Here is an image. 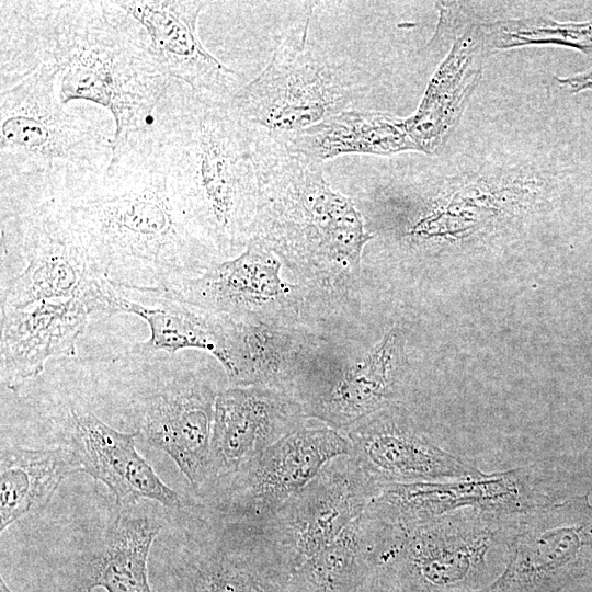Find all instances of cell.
I'll return each instance as SVG.
<instances>
[{
    "mask_svg": "<svg viewBox=\"0 0 592 592\" xmlns=\"http://www.w3.org/2000/svg\"><path fill=\"white\" fill-rule=\"evenodd\" d=\"M351 456L377 486L485 477L474 460L442 448L397 408L344 430Z\"/></svg>",
    "mask_w": 592,
    "mask_h": 592,
    "instance_id": "2e32d148",
    "label": "cell"
},
{
    "mask_svg": "<svg viewBox=\"0 0 592 592\" xmlns=\"http://www.w3.org/2000/svg\"><path fill=\"white\" fill-rule=\"evenodd\" d=\"M55 201L92 263L117 285L170 288L216 262L153 153L111 163L101 178Z\"/></svg>",
    "mask_w": 592,
    "mask_h": 592,
    "instance_id": "7a4b0ae2",
    "label": "cell"
},
{
    "mask_svg": "<svg viewBox=\"0 0 592 592\" xmlns=\"http://www.w3.org/2000/svg\"><path fill=\"white\" fill-rule=\"evenodd\" d=\"M115 3L145 29L152 53L168 77L194 93L231 100L242 87L236 72L202 44L197 20L207 1L123 0Z\"/></svg>",
    "mask_w": 592,
    "mask_h": 592,
    "instance_id": "e0dca14e",
    "label": "cell"
},
{
    "mask_svg": "<svg viewBox=\"0 0 592 592\" xmlns=\"http://www.w3.org/2000/svg\"><path fill=\"white\" fill-rule=\"evenodd\" d=\"M358 592H402L394 571L387 566H377Z\"/></svg>",
    "mask_w": 592,
    "mask_h": 592,
    "instance_id": "f546056e",
    "label": "cell"
},
{
    "mask_svg": "<svg viewBox=\"0 0 592 592\" xmlns=\"http://www.w3.org/2000/svg\"><path fill=\"white\" fill-rule=\"evenodd\" d=\"M487 44L505 49L532 44H556L592 54V21L561 23L546 18L497 21L483 32Z\"/></svg>",
    "mask_w": 592,
    "mask_h": 592,
    "instance_id": "f1b7e54d",
    "label": "cell"
},
{
    "mask_svg": "<svg viewBox=\"0 0 592 592\" xmlns=\"http://www.w3.org/2000/svg\"><path fill=\"white\" fill-rule=\"evenodd\" d=\"M308 419L289 392L261 386L224 388L215 403L206 483L234 473Z\"/></svg>",
    "mask_w": 592,
    "mask_h": 592,
    "instance_id": "ac0fdd59",
    "label": "cell"
},
{
    "mask_svg": "<svg viewBox=\"0 0 592 592\" xmlns=\"http://www.w3.org/2000/svg\"><path fill=\"white\" fill-rule=\"evenodd\" d=\"M82 471L75 447L3 446L0 457V532L45 508L62 480Z\"/></svg>",
    "mask_w": 592,
    "mask_h": 592,
    "instance_id": "d4e9b609",
    "label": "cell"
},
{
    "mask_svg": "<svg viewBox=\"0 0 592 592\" xmlns=\"http://www.w3.org/2000/svg\"><path fill=\"white\" fill-rule=\"evenodd\" d=\"M152 153L205 247L217 259L239 254L252 237L258 182L251 129L230 100L173 80Z\"/></svg>",
    "mask_w": 592,
    "mask_h": 592,
    "instance_id": "3957f363",
    "label": "cell"
},
{
    "mask_svg": "<svg viewBox=\"0 0 592 592\" xmlns=\"http://www.w3.org/2000/svg\"><path fill=\"white\" fill-rule=\"evenodd\" d=\"M558 82L572 93L582 90H592V67L581 73L567 78H559Z\"/></svg>",
    "mask_w": 592,
    "mask_h": 592,
    "instance_id": "4dcf8cb0",
    "label": "cell"
},
{
    "mask_svg": "<svg viewBox=\"0 0 592 592\" xmlns=\"http://www.w3.org/2000/svg\"><path fill=\"white\" fill-rule=\"evenodd\" d=\"M161 528L151 516L118 513L101 544L75 570L68 592H152L148 558Z\"/></svg>",
    "mask_w": 592,
    "mask_h": 592,
    "instance_id": "603a6c76",
    "label": "cell"
},
{
    "mask_svg": "<svg viewBox=\"0 0 592 592\" xmlns=\"http://www.w3.org/2000/svg\"><path fill=\"white\" fill-rule=\"evenodd\" d=\"M378 542L377 525L364 511L292 573L294 591L358 592L377 567Z\"/></svg>",
    "mask_w": 592,
    "mask_h": 592,
    "instance_id": "4316f807",
    "label": "cell"
},
{
    "mask_svg": "<svg viewBox=\"0 0 592 592\" xmlns=\"http://www.w3.org/2000/svg\"><path fill=\"white\" fill-rule=\"evenodd\" d=\"M83 592V591H82ZM90 592H94V591H90Z\"/></svg>",
    "mask_w": 592,
    "mask_h": 592,
    "instance_id": "d6a6232c",
    "label": "cell"
},
{
    "mask_svg": "<svg viewBox=\"0 0 592 592\" xmlns=\"http://www.w3.org/2000/svg\"><path fill=\"white\" fill-rule=\"evenodd\" d=\"M115 284V283H114ZM117 309L146 321L150 335L136 342L147 353L182 351L210 353L224 368L227 363V321L203 310L167 288L115 284Z\"/></svg>",
    "mask_w": 592,
    "mask_h": 592,
    "instance_id": "7402d4cb",
    "label": "cell"
},
{
    "mask_svg": "<svg viewBox=\"0 0 592 592\" xmlns=\"http://www.w3.org/2000/svg\"><path fill=\"white\" fill-rule=\"evenodd\" d=\"M280 271L277 254L252 237L232 259L216 261L200 275L167 289L224 319H267V309L289 295Z\"/></svg>",
    "mask_w": 592,
    "mask_h": 592,
    "instance_id": "44dd1931",
    "label": "cell"
},
{
    "mask_svg": "<svg viewBox=\"0 0 592 592\" xmlns=\"http://www.w3.org/2000/svg\"><path fill=\"white\" fill-rule=\"evenodd\" d=\"M227 320L229 386H261L295 396L298 373L292 363L288 334L267 319Z\"/></svg>",
    "mask_w": 592,
    "mask_h": 592,
    "instance_id": "484cf974",
    "label": "cell"
},
{
    "mask_svg": "<svg viewBox=\"0 0 592 592\" xmlns=\"http://www.w3.org/2000/svg\"><path fill=\"white\" fill-rule=\"evenodd\" d=\"M351 454L344 434L320 422L285 435L231 474L195 493L201 510L227 524L255 527L332 459Z\"/></svg>",
    "mask_w": 592,
    "mask_h": 592,
    "instance_id": "9c48e42d",
    "label": "cell"
},
{
    "mask_svg": "<svg viewBox=\"0 0 592 592\" xmlns=\"http://www.w3.org/2000/svg\"><path fill=\"white\" fill-rule=\"evenodd\" d=\"M379 488L351 455H342L252 528L293 573L361 516Z\"/></svg>",
    "mask_w": 592,
    "mask_h": 592,
    "instance_id": "4fadbf2b",
    "label": "cell"
},
{
    "mask_svg": "<svg viewBox=\"0 0 592 592\" xmlns=\"http://www.w3.org/2000/svg\"><path fill=\"white\" fill-rule=\"evenodd\" d=\"M116 292L42 300L1 310L0 378L13 394L36 380L53 360L78 356L90 319L116 314Z\"/></svg>",
    "mask_w": 592,
    "mask_h": 592,
    "instance_id": "9a60e30c",
    "label": "cell"
},
{
    "mask_svg": "<svg viewBox=\"0 0 592 592\" xmlns=\"http://www.w3.org/2000/svg\"><path fill=\"white\" fill-rule=\"evenodd\" d=\"M123 356L140 382L130 399L139 436L169 455L198 492L210 474V444L219 387L201 351L147 353L133 344Z\"/></svg>",
    "mask_w": 592,
    "mask_h": 592,
    "instance_id": "8992f818",
    "label": "cell"
},
{
    "mask_svg": "<svg viewBox=\"0 0 592 592\" xmlns=\"http://www.w3.org/2000/svg\"><path fill=\"white\" fill-rule=\"evenodd\" d=\"M473 39H460L432 78L417 112L405 119L419 151L431 153L445 140L477 79Z\"/></svg>",
    "mask_w": 592,
    "mask_h": 592,
    "instance_id": "83f0119b",
    "label": "cell"
},
{
    "mask_svg": "<svg viewBox=\"0 0 592 592\" xmlns=\"http://www.w3.org/2000/svg\"><path fill=\"white\" fill-rule=\"evenodd\" d=\"M65 425L82 473L101 481L118 505L128 506L149 499L169 509L182 508L180 494L166 485L137 452L138 431H118L78 401L68 403Z\"/></svg>",
    "mask_w": 592,
    "mask_h": 592,
    "instance_id": "d6986e66",
    "label": "cell"
},
{
    "mask_svg": "<svg viewBox=\"0 0 592 592\" xmlns=\"http://www.w3.org/2000/svg\"><path fill=\"white\" fill-rule=\"evenodd\" d=\"M250 129L258 182L252 237L297 266L325 273L358 267L373 235L353 202L330 186L320 162L274 133Z\"/></svg>",
    "mask_w": 592,
    "mask_h": 592,
    "instance_id": "5b68a950",
    "label": "cell"
},
{
    "mask_svg": "<svg viewBox=\"0 0 592 592\" xmlns=\"http://www.w3.org/2000/svg\"><path fill=\"white\" fill-rule=\"evenodd\" d=\"M356 83L340 66L318 56L301 35H289L267 66L230 103L250 126L276 134L296 132L349 109Z\"/></svg>",
    "mask_w": 592,
    "mask_h": 592,
    "instance_id": "30bf717a",
    "label": "cell"
},
{
    "mask_svg": "<svg viewBox=\"0 0 592 592\" xmlns=\"http://www.w3.org/2000/svg\"><path fill=\"white\" fill-rule=\"evenodd\" d=\"M0 92L1 215L59 200L104 174L115 138L109 111L62 104L46 65Z\"/></svg>",
    "mask_w": 592,
    "mask_h": 592,
    "instance_id": "277c9868",
    "label": "cell"
},
{
    "mask_svg": "<svg viewBox=\"0 0 592 592\" xmlns=\"http://www.w3.org/2000/svg\"><path fill=\"white\" fill-rule=\"evenodd\" d=\"M1 310L49 299L104 294L112 281L90 260L55 200L1 215Z\"/></svg>",
    "mask_w": 592,
    "mask_h": 592,
    "instance_id": "ba28073f",
    "label": "cell"
},
{
    "mask_svg": "<svg viewBox=\"0 0 592 592\" xmlns=\"http://www.w3.org/2000/svg\"><path fill=\"white\" fill-rule=\"evenodd\" d=\"M276 135L294 151L320 163L349 153L419 151L405 119L382 112L345 110L309 127Z\"/></svg>",
    "mask_w": 592,
    "mask_h": 592,
    "instance_id": "cb8c5ba5",
    "label": "cell"
},
{
    "mask_svg": "<svg viewBox=\"0 0 592 592\" xmlns=\"http://www.w3.org/2000/svg\"><path fill=\"white\" fill-rule=\"evenodd\" d=\"M536 466L444 481L380 486L365 512L380 524L407 530L459 510L515 515L554 502Z\"/></svg>",
    "mask_w": 592,
    "mask_h": 592,
    "instance_id": "5bb4252c",
    "label": "cell"
},
{
    "mask_svg": "<svg viewBox=\"0 0 592 592\" xmlns=\"http://www.w3.org/2000/svg\"><path fill=\"white\" fill-rule=\"evenodd\" d=\"M0 31V90L49 66L62 104L89 102L113 116L112 163L152 153L173 79L115 1H1Z\"/></svg>",
    "mask_w": 592,
    "mask_h": 592,
    "instance_id": "6da1fadb",
    "label": "cell"
},
{
    "mask_svg": "<svg viewBox=\"0 0 592 592\" xmlns=\"http://www.w3.org/2000/svg\"><path fill=\"white\" fill-rule=\"evenodd\" d=\"M500 576L475 592H567L592 576L589 493L511 516Z\"/></svg>",
    "mask_w": 592,
    "mask_h": 592,
    "instance_id": "8fae6325",
    "label": "cell"
},
{
    "mask_svg": "<svg viewBox=\"0 0 592 592\" xmlns=\"http://www.w3.org/2000/svg\"><path fill=\"white\" fill-rule=\"evenodd\" d=\"M512 515L459 510L407 530L380 523L377 566L402 592H475L502 572Z\"/></svg>",
    "mask_w": 592,
    "mask_h": 592,
    "instance_id": "52a82bcc",
    "label": "cell"
},
{
    "mask_svg": "<svg viewBox=\"0 0 592 592\" xmlns=\"http://www.w3.org/2000/svg\"><path fill=\"white\" fill-rule=\"evenodd\" d=\"M0 592H13L4 581L3 577L0 578Z\"/></svg>",
    "mask_w": 592,
    "mask_h": 592,
    "instance_id": "1f68e13d",
    "label": "cell"
},
{
    "mask_svg": "<svg viewBox=\"0 0 592 592\" xmlns=\"http://www.w3.org/2000/svg\"><path fill=\"white\" fill-rule=\"evenodd\" d=\"M160 592H295L292 572L254 528L194 509Z\"/></svg>",
    "mask_w": 592,
    "mask_h": 592,
    "instance_id": "7c38bea8",
    "label": "cell"
},
{
    "mask_svg": "<svg viewBox=\"0 0 592 592\" xmlns=\"http://www.w3.org/2000/svg\"><path fill=\"white\" fill-rule=\"evenodd\" d=\"M395 335L388 334L364 357L309 374L295 389L307 415L340 431L390 407L400 391Z\"/></svg>",
    "mask_w": 592,
    "mask_h": 592,
    "instance_id": "ffe728a7",
    "label": "cell"
}]
</instances>
